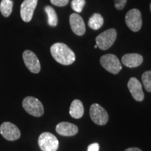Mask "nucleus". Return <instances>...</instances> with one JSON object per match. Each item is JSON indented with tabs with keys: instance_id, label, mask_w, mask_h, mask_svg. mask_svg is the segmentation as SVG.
<instances>
[{
	"instance_id": "5",
	"label": "nucleus",
	"mask_w": 151,
	"mask_h": 151,
	"mask_svg": "<svg viewBox=\"0 0 151 151\" xmlns=\"http://www.w3.org/2000/svg\"><path fill=\"white\" fill-rule=\"evenodd\" d=\"M100 64L109 72L118 74L122 70V65L118 58L113 54H106L100 58Z\"/></svg>"
},
{
	"instance_id": "24",
	"label": "nucleus",
	"mask_w": 151,
	"mask_h": 151,
	"mask_svg": "<svg viewBox=\"0 0 151 151\" xmlns=\"http://www.w3.org/2000/svg\"><path fill=\"white\" fill-rule=\"evenodd\" d=\"M124 151H142L141 149H139V148H129L127 149H126Z\"/></svg>"
},
{
	"instance_id": "1",
	"label": "nucleus",
	"mask_w": 151,
	"mask_h": 151,
	"mask_svg": "<svg viewBox=\"0 0 151 151\" xmlns=\"http://www.w3.org/2000/svg\"><path fill=\"white\" fill-rule=\"evenodd\" d=\"M50 52L56 62L62 65H70L76 60L75 53L63 43H55L50 47Z\"/></svg>"
},
{
	"instance_id": "17",
	"label": "nucleus",
	"mask_w": 151,
	"mask_h": 151,
	"mask_svg": "<svg viewBox=\"0 0 151 151\" xmlns=\"http://www.w3.org/2000/svg\"><path fill=\"white\" fill-rule=\"evenodd\" d=\"M44 9L48 16V23L49 25L51 27H56L58 25V18L55 9L50 6H47Z\"/></svg>"
},
{
	"instance_id": "13",
	"label": "nucleus",
	"mask_w": 151,
	"mask_h": 151,
	"mask_svg": "<svg viewBox=\"0 0 151 151\" xmlns=\"http://www.w3.org/2000/svg\"><path fill=\"white\" fill-rule=\"evenodd\" d=\"M55 129L58 134L64 137H72L78 132V128L76 124L67 122H60L56 126Z\"/></svg>"
},
{
	"instance_id": "18",
	"label": "nucleus",
	"mask_w": 151,
	"mask_h": 151,
	"mask_svg": "<svg viewBox=\"0 0 151 151\" xmlns=\"http://www.w3.org/2000/svg\"><path fill=\"white\" fill-rule=\"evenodd\" d=\"M14 2L12 0H1L0 3V11L3 16L9 17L12 13Z\"/></svg>"
},
{
	"instance_id": "12",
	"label": "nucleus",
	"mask_w": 151,
	"mask_h": 151,
	"mask_svg": "<svg viewBox=\"0 0 151 151\" xmlns=\"http://www.w3.org/2000/svg\"><path fill=\"white\" fill-rule=\"evenodd\" d=\"M69 23L71 30L75 35L83 36L86 33V25L82 17L77 14H72L69 18Z\"/></svg>"
},
{
	"instance_id": "8",
	"label": "nucleus",
	"mask_w": 151,
	"mask_h": 151,
	"mask_svg": "<svg viewBox=\"0 0 151 151\" xmlns=\"http://www.w3.org/2000/svg\"><path fill=\"white\" fill-rule=\"evenodd\" d=\"M0 133L8 141H16L20 137V131L18 127L10 122H5L0 126Z\"/></svg>"
},
{
	"instance_id": "3",
	"label": "nucleus",
	"mask_w": 151,
	"mask_h": 151,
	"mask_svg": "<svg viewBox=\"0 0 151 151\" xmlns=\"http://www.w3.org/2000/svg\"><path fill=\"white\" fill-rule=\"evenodd\" d=\"M117 32L113 28L107 29L101 33L96 38V43L98 48L102 50L110 48L116 40Z\"/></svg>"
},
{
	"instance_id": "19",
	"label": "nucleus",
	"mask_w": 151,
	"mask_h": 151,
	"mask_svg": "<svg viewBox=\"0 0 151 151\" xmlns=\"http://www.w3.org/2000/svg\"><path fill=\"white\" fill-rule=\"evenodd\" d=\"M141 79L145 89L148 92H151V70L143 73Z\"/></svg>"
},
{
	"instance_id": "21",
	"label": "nucleus",
	"mask_w": 151,
	"mask_h": 151,
	"mask_svg": "<svg viewBox=\"0 0 151 151\" xmlns=\"http://www.w3.org/2000/svg\"><path fill=\"white\" fill-rule=\"evenodd\" d=\"M115 4V7L118 10H122L125 6L127 0H113Z\"/></svg>"
},
{
	"instance_id": "20",
	"label": "nucleus",
	"mask_w": 151,
	"mask_h": 151,
	"mask_svg": "<svg viewBox=\"0 0 151 151\" xmlns=\"http://www.w3.org/2000/svg\"><path fill=\"white\" fill-rule=\"evenodd\" d=\"M85 5H86L85 0H72L71 1V8L76 13L82 12Z\"/></svg>"
},
{
	"instance_id": "6",
	"label": "nucleus",
	"mask_w": 151,
	"mask_h": 151,
	"mask_svg": "<svg viewBox=\"0 0 151 151\" xmlns=\"http://www.w3.org/2000/svg\"><path fill=\"white\" fill-rule=\"evenodd\" d=\"M90 116L92 121L98 125H105L109 121L108 113L98 104H93L90 106Z\"/></svg>"
},
{
	"instance_id": "22",
	"label": "nucleus",
	"mask_w": 151,
	"mask_h": 151,
	"mask_svg": "<svg viewBox=\"0 0 151 151\" xmlns=\"http://www.w3.org/2000/svg\"><path fill=\"white\" fill-rule=\"evenodd\" d=\"M50 2L56 6H65L69 3V0H50Z\"/></svg>"
},
{
	"instance_id": "14",
	"label": "nucleus",
	"mask_w": 151,
	"mask_h": 151,
	"mask_svg": "<svg viewBox=\"0 0 151 151\" xmlns=\"http://www.w3.org/2000/svg\"><path fill=\"white\" fill-rule=\"evenodd\" d=\"M143 58L142 55L138 53H128L122 58V63L125 67L129 68L137 67L143 63Z\"/></svg>"
},
{
	"instance_id": "2",
	"label": "nucleus",
	"mask_w": 151,
	"mask_h": 151,
	"mask_svg": "<svg viewBox=\"0 0 151 151\" xmlns=\"http://www.w3.org/2000/svg\"><path fill=\"white\" fill-rule=\"evenodd\" d=\"M22 106L24 110L35 117H41L44 113L42 103L39 99L34 97H27L22 101Z\"/></svg>"
},
{
	"instance_id": "23",
	"label": "nucleus",
	"mask_w": 151,
	"mask_h": 151,
	"mask_svg": "<svg viewBox=\"0 0 151 151\" xmlns=\"http://www.w3.org/2000/svg\"><path fill=\"white\" fill-rule=\"evenodd\" d=\"M99 143H93L88 146V150L87 151H99Z\"/></svg>"
},
{
	"instance_id": "4",
	"label": "nucleus",
	"mask_w": 151,
	"mask_h": 151,
	"mask_svg": "<svg viewBox=\"0 0 151 151\" xmlns=\"http://www.w3.org/2000/svg\"><path fill=\"white\" fill-rule=\"evenodd\" d=\"M38 143L42 151H57L59 148L58 139L50 132H43L40 134Z\"/></svg>"
},
{
	"instance_id": "16",
	"label": "nucleus",
	"mask_w": 151,
	"mask_h": 151,
	"mask_svg": "<svg viewBox=\"0 0 151 151\" xmlns=\"http://www.w3.org/2000/svg\"><path fill=\"white\" fill-rule=\"evenodd\" d=\"M104 24V18L99 14H94L90 17L88 21V26L94 30H97Z\"/></svg>"
},
{
	"instance_id": "15",
	"label": "nucleus",
	"mask_w": 151,
	"mask_h": 151,
	"mask_svg": "<svg viewBox=\"0 0 151 151\" xmlns=\"http://www.w3.org/2000/svg\"><path fill=\"white\" fill-rule=\"evenodd\" d=\"M69 114L75 119L82 118L84 114V106L80 100L74 99L71 102L70 109H69Z\"/></svg>"
},
{
	"instance_id": "11",
	"label": "nucleus",
	"mask_w": 151,
	"mask_h": 151,
	"mask_svg": "<svg viewBox=\"0 0 151 151\" xmlns=\"http://www.w3.org/2000/svg\"><path fill=\"white\" fill-rule=\"evenodd\" d=\"M128 89L132 97L137 101H141L144 99V93L142 90V85L137 78L132 77L128 81Z\"/></svg>"
},
{
	"instance_id": "10",
	"label": "nucleus",
	"mask_w": 151,
	"mask_h": 151,
	"mask_svg": "<svg viewBox=\"0 0 151 151\" xmlns=\"http://www.w3.org/2000/svg\"><path fill=\"white\" fill-rule=\"evenodd\" d=\"M38 0H24L20 6V16L24 22L31 21Z\"/></svg>"
},
{
	"instance_id": "7",
	"label": "nucleus",
	"mask_w": 151,
	"mask_h": 151,
	"mask_svg": "<svg viewBox=\"0 0 151 151\" xmlns=\"http://www.w3.org/2000/svg\"><path fill=\"white\" fill-rule=\"evenodd\" d=\"M125 22L127 27L132 32H138L142 26V18L140 11L133 9L128 11L125 16Z\"/></svg>"
},
{
	"instance_id": "9",
	"label": "nucleus",
	"mask_w": 151,
	"mask_h": 151,
	"mask_svg": "<svg viewBox=\"0 0 151 151\" xmlns=\"http://www.w3.org/2000/svg\"><path fill=\"white\" fill-rule=\"evenodd\" d=\"M24 65L33 73H38L41 71L40 62L35 53L29 50H26L22 54Z\"/></svg>"
},
{
	"instance_id": "26",
	"label": "nucleus",
	"mask_w": 151,
	"mask_h": 151,
	"mask_svg": "<svg viewBox=\"0 0 151 151\" xmlns=\"http://www.w3.org/2000/svg\"><path fill=\"white\" fill-rule=\"evenodd\" d=\"M150 11H151V3H150Z\"/></svg>"
},
{
	"instance_id": "25",
	"label": "nucleus",
	"mask_w": 151,
	"mask_h": 151,
	"mask_svg": "<svg viewBox=\"0 0 151 151\" xmlns=\"http://www.w3.org/2000/svg\"><path fill=\"white\" fill-rule=\"evenodd\" d=\"M98 48L97 45H95V46H94V48Z\"/></svg>"
}]
</instances>
